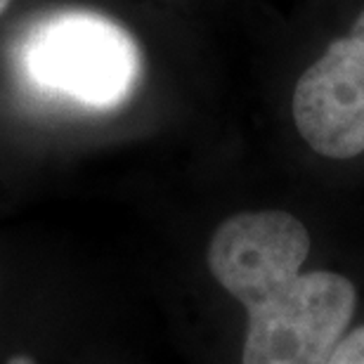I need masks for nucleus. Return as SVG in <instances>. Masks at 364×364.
<instances>
[{
    "instance_id": "obj_1",
    "label": "nucleus",
    "mask_w": 364,
    "mask_h": 364,
    "mask_svg": "<svg viewBox=\"0 0 364 364\" xmlns=\"http://www.w3.org/2000/svg\"><path fill=\"white\" fill-rule=\"evenodd\" d=\"M17 62L36 92L83 112L119 109L142 78V53L133 33L90 10L36 19L19 43Z\"/></svg>"
},
{
    "instance_id": "obj_2",
    "label": "nucleus",
    "mask_w": 364,
    "mask_h": 364,
    "mask_svg": "<svg viewBox=\"0 0 364 364\" xmlns=\"http://www.w3.org/2000/svg\"><path fill=\"white\" fill-rule=\"evenodd\" d=\"M358 308L353 282L336 272H301L246 310L242 364H326Z\"/></svg>"
},
{
    "instance_id": "obj_3",
    "label": "nucleus",
    "mask_w": 364,
    "mask_h": 364,
    "mask_svg": "<svg viewBox=\"0 0 364 364\" xmlns=\"http://www.w3.org/2000/svg\"><path fill=\"white\" fill-rule=\"evenodd\" d=\"M310 253L305 225L284 210H246L228 218L208 244L215 282L246 310L301 274Z\"/></svg>"
},
{
    "instance_id": "obj_4",
    "label": "nucleus",
    "mask_w": 364,
    "mask_h": 364,
    "mask_svg": "<svg viewBox=\"0 0 364 364\" xmlns=\"http://www.w3.org/2000/svg\"><path fill=\"white\" fill-rule=\"evenodd\" d=\"M294 121L303 140L326 159L343 161L364 151V12L298 78Z\"/></svg>"
},
{
    "instance_id": "obj_5",
    "label": "nucleus",
    "mask_w": 364,
    "mask_h": 364,
    "mask_svg": "<svg viewBox=\"0 0 364 364\" xmlns=\"http://www.w3.org/2000/svg\"><path fill=\"white\" fill-rule=\"evenodd\" d=\"M326 364H364V326L348 333Z\"/></svg>"
},
{
    "instance_id": "obj_6",
    "label": "nucleus",
    "mask_w": 364,
    "mask_h": 364,
    "mask_svg": "<svg viewBox=\"0 0 364 364\" xmlns=\"http://www.w3.org/2000/svg\"><path fill=\"white\" fill-rule=\"evenodd\" d=\"M7 364H36L31 358H26V355H19V358H10Z\"/></svg>"
},
{
    "instance_id": "obj_7",
    "label": "nucleus",
    "mask_w": 364,
    "mask_h": 364,
    "mask_svg": "<svg viewBox=\"0 0 364 364\" xmlns=\"http://www.w3.org/2000/svg\"><path fill=\"white\" fill-rule=\"evenodd\" d=\"M10 3H12V0H0V17L5 14V10L10 7Z\"/></svg>"
}]
</instances>
